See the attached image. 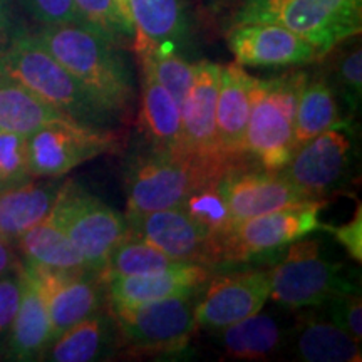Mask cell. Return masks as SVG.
<instances>
[{
	"label": "cell",
	"mask_w": 362,
	"mask_h": 362,
	"mask_svg": "<svg viewBox=\"0 0 362 362\" xmlns=\"http://www.w3.org/2000/svg\"><path fill=\"white\" fill-rule=\"evenodd\" d=\"M34 35L104 111L115 116L128 110L133 74L115 42L84 24L42 25Z\"/></svg>",
	"instance_id": "obj_1"
},
{
	"label": "cell",
	"mask_w": 362,
	"mask_h": 362,
	"mask_svg": "<svg viewBox=\"0 0 362 362\" xmlns=\"http://www.w3.org/2000/svg\"><path fill=\"white\" fill-rule=\"evenodd\" d=\"M0 78L21 84L79 123L101 126L112 117L34 34L13 33L0 56Z\"/></svg>",
	"instance_id": "obj_2"
},
{
	"label": "cell",
	"mask_w": 362,
	"mask_h": 362,
	"mask_svg": "<svg viewBox=\"0 0 362 362\" xmlns=\"http://www.w3.org/2000/svg\"><path fill=\"white\" fill-rule=\"evenodd\" d=\"M307 78L309 74L304 71L270 79L253 78L243 151L255 158L265 171H282L296 153L293 124Z\"/></svg>",
	"instance_id": "obj_3"
},
{
	"label": "cell",
	"mask_w": 362,
	"mask_h": 362,
	"mask_svg": "<svg viewBox=\"0 0 362 362\" xmlns=\"http://www.w3.org/2000/svg\"><path fill=\"white\" fill-rule=\"evenodd\" d=\"M247 22L282 25L309 40L324 57L361 34L362 0H242L233 24Z\"/></svg>",
	"instance_id": "obj_4"
},
{
	"label": "cell",
	"mask_w": 362,
	"mask_h": 362,
	"mask_svg": "<svg viewBox=\"0 0 362 362\" xmlns=\"http://www.w3.org/2000/svg\"><path fill=\"white\" fill-rule=\"evenodd\" d=\"M237 168L235 161H206L189 153L153 149L136 156L126 171L128 211L180 206L205 181Z\"/></svg>",
	"instance_id": "obj_5"
},
{
	"label": "cell",
	"mask_w": 362,
	"mask_h": 362,
	"mask_svg": "<svg viewBox=\"0 0 362 362\" xmlns=\"http://www.w3.org/2000/svg\"><path fill=\"white\" fill-rule=\"evenodd\" d=\"M47 218L69 237L93 274L106 267L112 248L129 233L126 216L74 181L61 185Z\"/></svg>",
	"instance_id": "obj_6"
},
{
	"label": "cell",
	"mask_w": 362,
	"mask_h": 362,
	"mask_svg": "<svg viewBox=\"0 0 362 362\" xmlns=\"http://www.w3.org/2000/svg\"><path fill=\"white\" fill-rule=\"evenodd\" d=\"M344 270V265L325 259L315 240H297L269 272L270 298L291 310L320 305L334 293L356 288Z\"/></svg>",
	"instance_id": "obj_7"
},
{
	"label": "cell",
	"mask_w": 362,
	"mask_h": 362,
	"mask_svg": "<svg viewBox=\"0 0 362 362\" xmlns=\"http://www.w3.org/2000/svg\"><path fill=\"white\" fill-rule=\"evenodd\" d=\"M119 144L115 131L61 117L27 136V165L33 178H59Z\"/></svg>",
	"instance_id": "obj_8"
},
{
	"label": "cell",
	"mask_w": 362,
	"mask_h": 362,
	"mask_svg": "<svg viewBox=\"0 0 362 362\" xmlns=\"http://www.w3.org/2000/svg\"><path fill=\"white\" fill-rule=\"evenodd\" d=\"M192 297H170L134 305L110 304L111 317L121 337L138 351L180 352L197 329Z\"/></svg>",
	"instance_id": "obj_9"
},
{
	"label": "cell",
	"mask_w": 362,
	"mask_h": 362,
	"mask_svg": "<svg viewBox=\"0 0 362 362\" xmlns=\"http://www.w3.org/2000/svg\"><path fill=\"white\" fill-rule=\"evenodd\" d=\"M327 202L307 200L235 223L218 248V260H247L280 250L320 230V214Z\"/></svg>",
	"instance_id": "obj_10"
},
{
	"label": "cell",
	"mask_w": 362,
	"mask_h": 362,
	"mask_svg": "<svg viewBox=\"0 0 362 362\" xmlns=\"http://www.w3.org/2000/svg\"><path fill=\"white\" fill-rule=\"evenodd\" d=\"M349 128L327 129L302 143L282 170L285 178L310 200L334 192L349 173L354 146Z\"/></svg>",
	"instance_id": "obj_11"
},
{
	"label": "cell",
	"mask_w": 362,
	"mask_h": 362,
	"mask_svg": "<svg viewBox=\"0 0 362 362\" xmlns=\"http://www.w3.org/2000/svg\"><path fill=\"white\" fill-rule=\"evenodd\" d=\"M270 298V274L245 270L220 275L193 305L197 327L220 330L262 312Z\"/></svg>",
	"instance_id": "obj_12"
},
{
	"label": "cell",
	"mask_w": 362,
	"mask_h": 362,
	"mask_svg": "<svg viewBox=\"0 0 362 362\" xmlns=\"http://www.w3.org/2000/svg\"><path fill=\"white\" fill-rule=\"evenodd\" d=\"M226 44L242 67H292L320 59V54L300 35L269 22L233 24Z\"/></svg>",
	"instance_id": "obj_13"
},
{
	"label": "cell",
	"mask_w": 362,
	"mask_h": 362,
	"mask_svg": "<svg viewBox=\"0 0 362 362\" xmlns=\"http://www.w3.org/2000/svg\"><path fill=\"white\" fill-rule=\"evenodd\" d=\"M129 232L183 264H211L214 247L200 225L180 206L155 211H128Z\"/></svg>",
	"instance_id": "obj_14"
},
{
	"label": "cell",
	"mask_w": 362,
	"mask_h": 362,
	"mask_svg": "<svg viewBox=\"0 0 362 362\" xmlns=\"http://www.w3.org/2000/svg\"><path fill=\"white\" fill-rule=\"evenodd\" d=\"M221 66L210 61L194 64L193 83L181 104L185 151L206 161H235L221 151L216 136V96Z\"/></svg>",
	"instance_id": "obj_15"
},
{
	"label": "cell",
	"mask_w": 362,
	"mask_h": 362,
	"mask_svg": "<svg viewBox=\"0 0 362 362\" xmlns=\"http://www.w3.org/2000/svg\"><path fill=\"white\" fill-rule=\"evenodd\" d=\"M42 293L52 327V341L64 330L99 310L103 304L101 280L89 270L62 272L27 264ZM51 341V342H52Z\"/></svg>",
	"instance_id": "obj_16"
},
{
	"label": "cell",
	"mask_w": 362,
	"mask_h": 362,
	"mask_svg": "<svg viewBox=\"0 0 362 362\" xmlns=\"http://www.w3.org/2000/svg\"><path fill=\"white\" fill-rule=\"evenodd\" d=\"M221 189L233 225L310 200L285 178L282 171L233 168L221 178Z\"/></svg>",
	"instance_id": "obj_17"
},
{
	"label": "cell",
	"mask_w": 362,
	"mask_h": 362,
	"mask_svg": "<svg viewBox=\"0 0 362 362\" xmlns=\"http://www.w3.org/2000/svg\"><path fill=\"white\" fill-rule=\"evenodd\" d=\"M208 277L210 272L205 265L181 264L151 274L99 280L106 291L110 304L134 305L170 297L194 296Z\"/></svg>",
	"instance_id": "obj_18"
},
{
	"label": "cell",
	"mask_w": 362,
	"mask_h": 362,
	"mask_svg": "<svg viewBox=\"0 0 362 362\" xmlns=\"http://www.w3.org/2000/svg\"><path fill=\"white\" fill-rule=\"evenodd\" d=\"M253 76L242 66H221L218 96H216V136L221 151L235 158L245 155V131L252 107Z\"/></svg>",
	"instance_id": "obj_19"
},
{
	"label": "cell",
	"mask_w": 362,
	"mask_h": 362,
	"mask_svg": "<svg viewBox=\"0 0 362 362\" xmlns=\"http://www.w3.org/2000/svg\"><path fill=\"white\" fill-rule=\"evenodd\" d=\"M134 24V51L171 49L181 52L189 37V22L181 0H126Z\"/></svg>",
	"instance_id": "obj_20"
},
{
	"label": "cell",
	"mask_w": 362,
	"mask_h": 362,
	"mask_svg": "<svg viewBox=\"0 0 362 362\" xmlns=\"http://www.w3.org/2000/svg\"><path fill=\"white\" fill-rule=\"evenodd\" d=\"M21 302L12 320L11 352L16 359H37L52 341V327L47 307L35 280L27 265L19 269Z\"/></svg>",
	"instance_id": "obj_21"
},
{
	"label": "cell",
	"mask_w": 362,
	"mask_h": 362,
	"mask_svg": "<svg viewBox=\"0 0 362 362\" xmlns=\"http://www.w3.org/2000/svg\"><path fill=\"white\" fill-rule=\"evenodd\" d=\"M59 188L57 183L25 181L19 187L0 192V238L17 242L51 214Z\"/></svg>",
	"instance_id": "obj_22"
},
{
	"label": "cell",
	"mask_w": 362,
	"mask_h": 362,
	"mask_svg": "<svg viewBox=\"0 0 362 362\" xmlns=\"http://www.w3.org/2000/svg\"><path fill=\"white\" fill-rule=\"evenodd\" d=\"M143 131L153 144L161 151L187 153L183 144L180 106L171 94L155 79L151 72L143 69Z\"/></svg>",
	"instance_id": "obj_23"
},
{
	"label": "cell",
	"mask_w": 362,
	"mask_h": 362,
	"mask_svg": "<svg viewBox=\"0 0 362 362\" xmlns=\"http://www.w3.org/2000/svg\"><path fill=\"white\" fill-rule=\"evenodd\" d=\"M296 352L305 362H361L359 342L332 320L307 315L296 327Z\"/></svg>",
	"instance_id": "obj_24"
},
{
	"label": "cell",
	"mask_w": 362,
	"mask_h": 362,
	"mask_svg": "<svg viewBox=\"0 0 362 362\" xmlns=\"http://www.w3.org/2000/svg\"><path fill=\"white\" fill-rule=\"evenodd\" d=\"M220 330L221 347L233 359H269L284 344V329L279 320L260 312Z\"/></svg>",
	"instance_id": "obj_25"
},
{
	"label": "cell",
	"mask_w": 362,
	"mask_h": 362,
	"mask_svg": "<svg viewBox=\"0 0 362 362\" xmlns=\"http://www.w3.org/2000/svg\"><path fill=\"white\" fill-rule=\"evenodd\" d=\"M351 121L342 116L339 99L324 78H307L296 111L293 141L298 148L302 143L332 128L349 126Z\"/></svg>",
	"instance_id": "obj_26"
},
{
	"label": "cell",
	"mask_w": 362,
	"mask_h": 362,
	"mask_svg": "<svg viewBox=\"0 0 362 362\" xmlns=\"http://www.w3.org/2000/svg\"><path fill=\"white\" fill-rule=\"evenodd\" d=\"M112 317L99 314L98 310L54 339L45 359L54 362H93L103 359L112 344Z\"/></svg>",
	"instance_id": "obj_27"
},
{
	"label": "cell",
	"mask_w": 362,
	"mask_h": 362,
	"mask_svg": "<svg viewBox=\"0 0 362 362\" xmlns=\"http://www.w3.org/2000/svg\"><path fill=\"white\" fill-rule=\"evenodd\" d=\"M17 242L27 264L62 272L88 270L74 243L49 218L27 230Z\"/></svg>",
	"instance_id": "obj_28"
},
{
	"label": "cell",
	"mask_w": 362,
	"mask_h": 362,
	"mask_svg": "<svg viewBox=\"0 0 362 362\" xmlns=\"http://www.w3.org/2000/svg\"><path fill=\"white\" fill-rule=\"evenodd\" d=\"M69 117L13 81L0 78V131L29 136L47 123Z\"/></svg>",
	"instance_id": "obj_29"
},
{
	"label": "cell",
	"mask_w": 362,
	"mask_h": 362,
	"mask_svg": "<svg viewBox=\"0 0 362 362\" xmlns=\"http://www.w3.org/2000/svg\"><path fill=\"white\" fill-rule=\"evenodd\" d=\"M223 176H216V178L205 181L200 187L194 188L180 205L181 210L194 223L200 225L210 237L215 262L218 260L220 243L223 242L226 233L233 226L228 215V208H226L223 189H221V178Z\"/></svg>",
	"instance_id": "obj_30"
},
{
	"label": "cell",
	"mask_w": 362,
	"mask_h": 362,
	"mask_svg": "<svg viewBox=\"0 0 362 362\" xmlns=\"http://www.w3.org/2000/svg\"><path fill=\"white\" fill-rule=\"evenodd\" d=\"M183 262H176L165 255L146 240L128 233L117 245L112 248L106 267L99 272V279L110 277H128V275H143L151 272H160L171 267L181 265Z\"/></svg>",
	"instance_id": "obj_31"
},
{
	"label": "cell",
	"mask_w": 362,
	"mask_h": 362,
	"mask_svg": "<svg viewBox=\"0 0 362 362\" xmlns=\"http://www.w3.org/2000/svg\"><path fill=\"white\" fill-rule=\"evenodd\" d=\"M136 54L141 62V69L155 76L181 110V104L193 83L194 64L188 62L181 52L171 49H138Z\"/></svg>",
	"instance_id": "obj_32"
},
{
	"label": "cell",
	"mask_w": 362,
	"mask_h": 362,
	"mask_svg": "<svg viewBox=\"0 0 362 362\" xmlns=\"http://www.w3.org/2000/svg\"><path fill=\"white\" fill-rule=\"evenodd\" d=\"M84 25L110 39L116 45L133 42L134 24L126 0H74Z\"/></svg>",
	"instance_id": "obj_33"
},
{
	"label": "cell",
	"mask_w": 362,
	"mask_h": 362,
	"mask_svg": "<svg viewBox=\"0 0 362 362\" xmlns=\"http://www.w3.org/2000/svg\"><path fill=\"white\" fill-rule=\"evenodd\" d=\"M334 89L337 98H341L351 115L359 110L362 98V49L361 44H351L337 54L332 67Z\"/></svg>",
	"instance_id": "obj_34"
},
{
	"label": "cell",
	"mask_w": 362,
	"mask_h": 362,
	"mask_svg": "<svg viewBox=\"0 0 362 362\" xmlns=\"http://www.w3.org/2000/svg\"><path fill=\"white\" fill-rule=\"evenodd\" d=\"M30 178L27 138L11 131H0V192L19 187Z\"/></svg>",
	"instance_id": "obj_35"
},
{
	"label": "cell",
	"mask_w": 362,
	"mask_h": 362,
	"mask_svg": "<svg viewBox=\"0 0 362 362\" xmlns=\"http://www.w3.org/2000/svg\"><path fill=\"white\" fill-rule=\"evenodd\" d=\"M330 320L346 330L349 336L361 344L362 341V300L359 291H344L329 298Z\"/></svg>",
	"instance_id": "obj_36"
},
{
	"label": "cell",
	"mask_w": 362,
	"mask_h": 362,
	"mask_svg": "<svg viewBox=\"0 0 362 362\" xmlns=\"http://www.w3.org/2000/svg\"><path fill=\"white\" fill-rule=\"evenodd\" d=\"M21 6L40 25L84 24L74 0H19Z\"/></svg>",
	"instance_id": "obj_37"
},
{
	"label": "cell",
	"mask_w": 362,
	"mask_h": 362,
	"mask_svg": "<svg viewBox=\"0 0 362 362\" xmlns=\"http://www.w3.org/2000/svg\"><path fill=\"white\" fill-rule=\"evenodd\" d=\"M320 230H327L334 235V238L337 240L341 245L346 248V252L349 253L351 259L356 262H362V210L361 205L357 206L356 214L352 218L344 225H324L320 226Z\"/></svg>",
	"instance_id": "obj_38"
},
{
	"label": "cell",
	"mask_w": 362,
	"mask_h": 362,
	"mask_svg": "<svg viewBox=\"0 0 362 362\" xmlns=\"http://www.w3.org/2000/svg\"><path fill=\"white\" fill-rule=\"evenodd\" d=\"M21 302V280L17 277H0V334L12 325Z\"/></svg>",
	"instance_id": "obj_39"
},
{
	"label": "cell",
	"mask_w": 362,
	"mask_h": 362,
	"mask_svg": "<svg viewBox=\"0 0 362 362\" xmlns=\"http://www.w3.org/2000/svg\"><path fill=\"white\" fill-rule=\"evenodd\" d=\"M12 17L8 0H0V56L12 39Z\"/></svg>",
	"instance_id": "obj_40"
},
{
	"label": "cell",
	"mask_w": 362,
	"mask_h": 362,
	"mask_svg": "<svg viewBox=\"0 0 362 362\" xmlns=\"http://www.w3.org/2000/svg\"><path fill=\"white\" fill-rule=\"evenodd\" d=\"M12 265V252L8 247V242L0 238V277L11 269Z\"/></svg>",
	"instance_id": "obj_41"
}]
</instances>
